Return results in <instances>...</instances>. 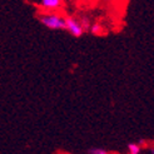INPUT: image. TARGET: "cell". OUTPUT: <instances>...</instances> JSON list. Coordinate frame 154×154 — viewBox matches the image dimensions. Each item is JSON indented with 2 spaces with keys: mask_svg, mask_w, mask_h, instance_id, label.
I'll return each instance as SVG.
<instances>
[{
  "mask_svg": "<svg viewBox=\"0 0 154 154\" xmlns=\"http://www.w3.org/2000/svg\"><path fill=\"white\" fill-rule=\"evenodd\" d=\"M40 24L51 30H63L65 29V18L60 17L55 13H44L39 15Z\"/></svg>",
  "mask_w": 154,
  "mask_h": 154,
  "instance_id": "cell-1",
  "label": "cell"
},
{
  "mask_svg": "<svg viewBox=\"0 0 154 154\" xmlns=\"http://www.w3.org/2000/svg\"><path fill=\"white\" fill-rule=\"evenodd\" d=\"M65 30H68L73 36H76V38L82 36L84 34V32H85L82 21L73 18V17L65 18Z\"/></svg>",
  "mask_w": 154,
  "mask_h": 154,
  "instance_id": "cell-2",
  "label": "cell"
},
{
  "mask_svg": "<svg viewBox=\"0 0 154 154\" xmlns=\"http://www.w3.org/2000/svg\"><path fill=\"white\" fill-rule=\"evenodd\" d=\"M61 4H63V0H40V5L48 10L58 9L61 6Z\"/></svg>",
  "mask_w": 154,
  "mask_h": 154,
  "instance_id": "cell-3",
  "label": "cell"
},
{
  "mask_svg": "<svg viewBox=\"0 0 154 154\" xmlns=\"http://www.w3.org/2000/svg\"><path fill=\"white\" fill-rule=\"evenodd\" d=\"M90 33L93 35H100L104 33V29L99 23H94V24L90 26Z\"/></svg>",
  "mask_w": 154,
  "mask_h": 154,
  "instance_id": "cell-4",
  "label": "cell"
},
{
  "mask_svg": "<svg viewBox=\"0 0 154 154\" xmlns=\"http://www.w3.org/2000/svg\"><path fill=\"white\" fill-rule=\"evenodd\" d=\"M128 152H129V154H140L142 148L138 143H130L128 145Z\"/></svg>",
  "mask_w": 154,
  "mask_h": 154,
  "instance_id": "cell-5",
  "label": "cell"
},
{
  "mask_svg": "<svg viewBox=\"0 0 154 154\" xmlns=\"http://www.w3.org/2000/svg\"><path fill=\"white\" fill-rule=\"evenodd\" d=\"M89 154H109V153L102 148H91L89 150Z\"/></svg>",
  "mask_w": 154,
  "mask_h": 154,
  "instance_id": "cell-6",
  "label": "cell"
}]
</instances>
